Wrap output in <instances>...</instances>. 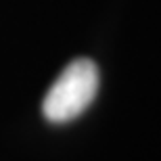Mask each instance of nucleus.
<instances>
[{"label": "nucleus", "instance_id": "1", "mask_svg": "<svg viewBox=\"0 0 161 161\" xmlns=\"http://www.w3.org/2000/svg\"><path fill=\"white\" fill-rule=\"evenodd\" d=\"M98 92V67L90 59H75L61 71L42 101L50 124H67L90 107Z\"/></svg>", "mask_w": 161, "mask_h": 161}]
</instances>
